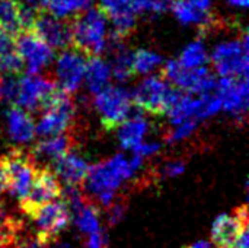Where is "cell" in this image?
I'll return each instance as SVG.
<instances>
[{
    "label": "cell",
    "instance_id": "6da1fadb",
    "mask_svg": "<svg viewBox=\"0 0 249 248\" xmlns=\"http://www.w3.org/2000/svg\"><path fill=\"white\" fill-rule=\"evenodd\" d=\"M134 168L123 153L114 155L105 161H101L89 167L85 178V190L102 206L108 208L114 199L117 190L134 175Z\"/></svg>",
    "mask_w": 249,
    "mask_h": 248
},
{
    "label": "cell",
    "instance_id": "7a4b0ae2",
    "mask_svg": "<svg viewBox=\"0 0 249 248\" xmlns=\"http://www.w3.org/2000/svg\"><path fill=\"white\" fill-rule=\"evenodd\" d=\"M109 19L98 7H88L71 18V47L85 56H101L109 47Z\"/></svg>",
    "mask_w": 249,
    "mask_h": 248
},
{
    "label": "cell",
    "instance_id": "3957f363",
    "mask_svg": "<svg viewBox=\"0 0 249 248\" xmlns=\"http://www.w3.org/2000/svg\"><path fill=\"white\" fill-rule=\"evenodd\" d=\"M209 60L213 63L216 73L220 77H242L248 76V34L225 39L216 44Z\"/></svg>",
    "mask_w": 249,
    "mask_h": 248
},
{
    "label": "cell",
    "instance_id": "277c9868",
    "mask_svg": "<svg viewBox=\"0 0 249 248\" xmlns=\"http://www.w3.org/2000/svg\"><path fill=\"white\" fill-rule=\"evenodd\" d=\"M177 92L178 88L163 76L146 75V77H143L131 92V99L140 110L153 115H163L166 114Z\"/></svg>",
    "mask_w": 249,
    "mask_h": 248
},
{
    "label": "cell",
    "instance_id": "5b68a950",
    "mask_svg": "<svg viewBox=\"0 0 249 248\" xmlns=\"http://www.w3.org/2000/svg\"><path fill=\"white\" fill-rule=\"evenodd\" d=\"M131 107V92L123 86L108 85L93 98V108L105 130L117 129L130 115Z\"/></svg>",
    "mask_w": 249,
    "mask_h": 248
},
{
    "label": "cell",
    "instance_id": "8992f818",
    "mask_svg": "<svg viewBox=\"0 0 249 248\" xmlns=\"http://www.w3.org/2000/svg\"><path fill=\"white\" fill-rule=\"evenodd\" d=\"M0 164L7 177V191L22 200L29 193L39 167L22 149H12L0 158Z\"/></svg>",
    "mask_w": 249,
    "mask_h": 248
},
{
    "label": "cell",
    "instance_id": "52a82bcc",
    "mask_svg": "<svg viewBox=\"0 0 249 248\" xmlns=\"http://www.w3.org/2000/svg\"><path fill=\"white\" fill-rule=\"evenodd\" d=\"M35 227V238L42 244H51L70 222V212L60 197L41 205L28 216Z\"/></svg>",
    "mask_w": 249,
    "mask_h": 248
},
{
    "label": "cell",
    "instance_id": "ba28073f",
    "mask_svg": "<svg viewBox=\"0 0 249 248\" xmlns=\"http://www.w3.org/2000/svg\"><path fill=\"white\" fill-rule=\"evenodd\" d=\"M162 76L175 88L190 94H209L216 89V77L206 67L188 69L178 63V60H168L162 64Z\"/></svg>",
    "mask_w": 249,
    "mask_h": 248
},
{
    "label": "cell",
    "instance_id": "9c48e42d",
    "mask_svg": "<svg viewBox=\"0 0 249 248\" xmlns=\"http://www.w3.org/2000/svg\"><path fill=\"white\" fill-rule=\"evenodd\" d=\"M76 105L70 98V94L57 91L50 104L42 110L39 120L35 124V133L45 137L60 133H66L74 121Z\"/></svg>",
    "mask_w": 249,
    "mask_h": 248
},
{
    "label": "cell",
    "instance_id": "30bf717a",
    "mask_svg": "<svg viewBox=\"0 0 249 248\" xmlns=\"http://www.w3.org/2000/svg\"><path fill=\"white\" fill-rule=\"evenodd\" d=\"M58 88L54 80L47 79L38 73H28L18 79L16 94L12 104L29 111L35 113L38 110H44L50 101L54 98Z\"/></svg>",
    "mask_w": 249,
    "mask_h": 248
},
{
    "label": "cell",
    "instance_id": "8fae6325",
    "mask_svg": "<svg viewBox=\"0 0 249 248\" xmlns=\"http://www.w3.org/2000/svg\"><path fill=\"white\" fill-rule=\"evenodd\" d=\"M88 56H85L82 51L76 50L74 47L71 48H64L60 56L55 60V86L66 92V94H73L79 91V88L83 85L85 80V72H86V63H88Z\"/></svg>",
    "mask_w": 249,
    "mask_h": 248
},
{
    "label": "cell",
    "instance_id": "7c38bea8",
    "mask_svg": "<svg viewBox=\"0 0 249 248\" xmlns=\"http://www.w3.org/2000/svg\"><path fill=\"white\" fill-rule=\"evenodd\" d=\"M51 48L64 50L71 44V19H63L38 9L31 29Z\"/></svg>",
    "mask_w": 249,
    "mask_h": 248
},
{
    "label": "cell",
    "instance_id": "4fadbf2b",
    "mask_svg": "<svg viewBox=\"0 0 249 248\" xmlns=\"http://www.w3.org/2000/svg\"><path fill=\"white\" fill-rule=\"evenodd\" d=\"M16 51L28 73H39L54 58V48L32 31H22L15 37Z\"/></svg>",
    "mask_w": 249,
    "mask_h": 248
},
{
    "label": "cell",
    "instance_id": "5bb4252c",
    "mask_svg": "<svg viewBox=\"0 0 249 248\" xmlns=\"http://www.w3.org/2000/svg\"><path fill=\"white\" fill-rule=\"evenodd\" d=\"M217 96L222 102V110L231 114L235 120L244 121L248 113L249 85L248 76L222 77L216 83Z\"/></svg>",
    "mask_w": 249,
    "mask_h": 248
},
{
    "label": "cell",
    "instance_id": "9a60e30c",
    "mask_svg": "<svg viewBox=\"0 0 249 248\" xmlns=\"http://www.w3.org/2000/svg\"><path fill=\"white\" fill-rule=\"evenodd\" d=\"M61 191L63 189L60 180L57 178L54 171H51L48 167L38 168L29 193L22 200H19V208L25 216H29L41 205L60 197Z\"/></svg>",
    "mask_w": 249,
    "mask_h": 248
},
{
    "label": "cell",
    "instance_id": "2e32d148",
    "mask_svg": "<svg viewBox=\"0 0 249 248\" xmlns=\"http://www.w3.org/2000/svg\"><path fill=\"white\" fill-rule=\"evenodd\" d=\"M248 227L247 205L238 208L233 215H219L213 222L212 241L216 247L232 248L235 240L244 228Z\"/></svg>",
    "mask_w": 249,
    "mask_h": 248
},
{
    "label": "cell",
    "instance_id": "e0dca14e",
    "mask_svg": "<svg viewBox=\"0 0 249 248\" xmlns=\"http://www.w3.org/2000/svg\"><path fill=\"white\" fill-rule=\"evenodd\" d=\"M171 9L182 25H197L207 29L214 22L213 0H175Z\"/></svg>",
    "mask_w": 249,
    "mask_h": 248
},
{
    "label": "cell",
    "instance_id": "ac0fdd59",
    "mask_svg": "<svg viewBox=\"0 0 249 248\" xmlns=\"http://www.w3.org/2000/svg\"><path fill=\"white\" fill-rule=\"evenodd\" d=\"M6 130L15 145H26L35 137V121L29 111L12 104L6 111Z\"/></svg>",
    "mask_w": 249,
    "mask_h": 248
},
{
    "label": "cell",
    "instance_id": "d6986e66",
    "mask_svg": "<svg viewBox=\"0 0 249 248\" xmlns=\"http://www.w3.org/2000/svg\"><path fill=\"white\" fill-rule=\"evenodd\" d=\"M54 165V174L66 186H80L89 171V164L76 151L69 149L63 156H60Z\"/></svg>",
    "mask_w": 249,
    "mask_h": 248
},
{
    "label": "cell",
    "instance_id": "ffe728a7",
    "mask_svg": "<svg viewBox=\"0 0 249 248\" xmlns=\"http://www.w3.org/2000/svg\"><path fill=\"white\" fill-rule=\"evenodd\" d=\"M70 146H71V139L66 133L45 136L34 146L29 155L38 167L39 165L45 167V164L55 162L60 156H63L70 149Z\"/></svg>",
    "mask_w": 249,
    "mask_h": 248
},
{
    "label": "cell",
    "instance_id": "44dd1931",
    "mask_svg": "<svg viewBox=\"0 0 249 248\" xmlns=\"http://www.w3.org/2000/svg\"><path fill=\"white\" fill-rule=\"evenodd\" d=\"M150 123L143 114L128 115L120 126H118V142L124 151L133 152L143 140L144 136L149 133Z\"/></svg>",
    "mask_w": 249,
    "mask_h": 248
},
{
    "label": "cell",
    "instance_id": "7402d4cb",
    "mask_svg": "<svg viewBox=\"0 0 249 248\" xmlns=\"http://www.w3.org/2000/svg\"><path fill=\"white\" fill-rule=\"evenodd\" d=\"M108 48L112 51V63H109L112 77L121 83L130 80L134 75L133 51L124 44V39H117L114 37L111 38Z\"/></svg>",
    "mask_w": 249,
    "mask_h": 248
},
{
    "label": "cell",
    "instance_id": "603a6c76",
    "mask_svg": "<svg viewBox=\"0 0 249 248\" xmlns=\"http://www.w3.org/2000/svg\"><path fill=\"white\" fill-rule=\"evenodd\" d=\"M112 77L111 66L109 63L102 58L101 56H90V58L86 63V72H85V83L90 94H96L102 91L105 86L109 85Z\"/></svg>",
    "mask_w": 249,
    "mask_h": 248
},
{
    "label": "cell",
    "instance_id": "cb8c5ba5",
    "mask_svg": "<svg viewBox=\"0 0 249 248\" xmlns=\"http://www.w3.org/2000/svg\"><path fill=\"white\" fill-rule=\"evenodd\" d=\"M23 69V61L16 51L15 37L0 28V75L16 76Z\"/></svg>",
    "mask_w": 249,
    "mask_h": 248
},
{
    "label": "cell",
    "instance_id": "d4e9b609",
    "mask_svg": "<svg viewBox=\"0 0 249 248\" xmlns=\"http://www.w3.org/2000/svg\"><path fill=\"white\" fill-rule=\"evenodd\" d=\"M22 232L20 219L10 212L6 203L0 199V248L12 247Z\"/></svg>",
    "mask_w": 249,
    "mask_h": 248
},
{
    "label": "cell",
    "instance_id": "484cf974",
    "mask_svg": "<svg viewBox=\"0 0 249 248\" xmlns=\"http://www.w3.org/2000/svg\"><path fill=\"white\" fill-rule=\"evenodd\" d=\"M22 0H0V28L16 37L23 31Z\"/></svg>",
    "mask_w": 249,
    "mask_h": 248
},
{
    "label": "cell",
    "instance_id": "4316f807",
    "mask_svg": "<svg viewBox=\"0 0 249 248\" xmlns=\"http://www.w3.org/2000/svg\"><path fill=\"white\" fill-rule=\"evenodd\" d=\"M93 0H44L42 9L63 19H71L82 10L90 7Z\"/></svg>",
    "mask_w": 249,
    "mask_h": 248
},
{
    "label": "cell",
    "instance_id": "83f0119b",
    "mask_svg": "<svg viewBox=\"0 0 249 248\" xmlns=\"http://www.w3.org/2000/svg\"><path fill=\"white\" fill-rule=\"evenodd\" d=\"M163 58L159 53L147 48H139L133 53V67L134 75H150L155 70L160 69Z\"/></svg>",
    "mask_w": 249,
    "mask_h": 248
},
{
    "label": "cell",
    "instance_id": "f1b7e54d",
    "mask_svg": "<svg viewBox=\"0 0 249 248\" xmlns=\"http://www.w3.org/2000/svg\"><path fill=\"white\" fill-rule=\"evenodd\" d=\"M177 60L181 66L188 67V69L206 66L209 61V53H207L206 44L203 42V39H196V41L190 42L181 51V54Z\"/></svg>",
    "mask_w": 249,
    "mask_h": 248
},
{
    "label": "cell",
    "instance_id": "f546056e",
    "mask_svg": "<svg viewBox=\"0 0 249 248\" xmlns=\"http://www.w3.org/2000/svg\"><path fill=\"white\" fill-rule=\"evenodd\" d=\"M198 124H200V121L194 120V118L184 120L178 124H174L172 130L166 136V142L172 145V143H178V142H182V140L191 137L196 133V130L198 129Z\"/></svg>",
    "mask_w": 249,
    "mask_h": 248
},
{
    "label": "cell",
    "instance_id": "4dcf8cb0",
    "mask_svg": "<svg viewBox=\"0 0 249 248\" xmlns=\"http://www.w3.org/2000/svg\"><path fill=\"white\" fill-rule=\"evenodd\" d=\"M160 149H162V145H160V143H158V142H144V140H143V142L133 151V153H136V155H139V156H142V158L144 159V158L155 156L156 153L160 152Z\"/></svg>",
    "mask_w": 249,
    "mask_h": 248
},
{
    "label": "cell",
    "instance_id": "1f68e13d",
    "mask_svg": "<svg viewBox=\"0 0 249 248\" xmlns=\"http://www.w3.org/2000/svg\"><path fill=\"white\" fill-rule=\"evenodd\" d=\"M108 208H109L108 221H109V224H112V225L121 221V218L124 216L125 209H127L125 203H123L121 200H115V199H114V202H112Z\"/></svg>",
    "mask_w": 249,
    "mask_h": 248
},
{
    "label": "cell",
    "instance_id": "d6a6232c",
    "mask_svg": "<svg viewBox=\"0 0 249 248\" xmlns=\"http://www.w3.org/2000/svg\"><path fill=\"white\" fill-rule=\"evenodd\" d=\"M185 170V164L182 161H168L162 165L160 172L163 177H177L182 174Z\"/></svg>",
    "mask_w": 249,
    "mask_h": 248
},
{
    "label": "cell",
    "instance_id": "836d02e7",
    "mask_svg": "<svg viewBox=\"0 0 249 248\" xmlns=\"http://www.w3.org/2000/svg\"><path fill=\"white\" fill-rule=\"evenodd\" d=\"M107 244L105 241V235L101 229L92 232L88 235V241H86V248H104Z\"/></svg>",
    "mask_w": 249,
    "mask_h": 248
},
{
    "label": "cell",
    "instance_id": "e575fe53",
    "mask_svg": "<svg viewBox=\"0 0 249 248\" xmlns=\"http://www.w3.org/2000/svg\"><path fill=\"white\" fill-rule=\"evenodd\" d=\"M232 248H249V237H248V227L241 231L238 238L235 240Z\"/></svg>",
    "mask_w": 249,
    "mask_h": 248
},
{
    "label": "cell",
    "instance_id": "d590c367",
    "mask_svg": "<svg viewBox=\"0 0 249 248\" xmlns=\"http://www.w3.org/2000/svg\"><path fill=\"white\" fill-rule=\"evenodd\" d=\"M4 191H7V177H6V172L0 164V194H3Z\"/></svg>",
    "mask_w": 249,
    "mask_h": 248
},
{
    "label": "cell",
    "instance_id": "8d00e7d4",
    "mask_svg": "<svg viewBox=\"0 0 249 248\" xmlns=\"http://www.w3.org/2000/svg\"><path fill=\"white\" fill-rule=\"evenodd\" d=\"M229 6L238 7V9H247L249 6V0H226Z\"/></svg>",
    "mask_w": 249,
    "mask_h": 248
},
{
    "label": "cell",
    "instance_id": "74e56055",
    "mask_svg": "<svg viewBox=\"0 0 249 248\" xmlns=\"http://www.w3.org/2000/svg\"><path fill=\"white\" fill-rule=\"evenodd\" d=\"M22 1L35 9H42V4H44V0H22Z\"/></svg>",
    "mask_w": 249,
    "mask_h": 248
},
{
    "label": "cell",
    "instance_id": "f35d334b",
    "mask_svg": "<svg viewBox=\"0 0 249 248\" xmlns=\"http://www.w3.org/2000/svg\"><path fill=\"white\" fill-rule=\"evenodd\" d=\"M187 248H212V244L207 243V241H198V243H196L193 246H188Z\"/></svg>",
    "mask_w": 249,
    "mask_h": 248
},
{
    "label": "cell",
    "instance_id": "ab89813d",
    "mask_svg": "<svg viewBox=\"0 0 249 248\" xmlns=\"http://www.w3.org/2000/svg\"><path fill=\"white\" fill-rule=\"evenodd\" d=\"M55 248H73L71 246H69V244H60V246H57Z\"/></svg>",
    "mask_w": 249,
    "mask_h": 248
},
{
    "label": "cell",
    "instance_id": "60d3db41",
    "mask_svg": "<svg viewBox=\"0 0 249 248\" xmlns=\"http://www.w3.org/2000/svg\"><path fill=\"white\" fill-rule=\"evenodd\" d=\"M168 1H169V3H171V4H172V3H174V1H175V0H168Z\"/></svg>",
    "mask_w": 249,
    "mask_h": 248
},
{
    "label": "cell",
    "instance_id": "b9f144b4",
    "mask_svg": "<svg viewBox=\"0 0 249 248\" xmlns=\"http://www.w3.org/2000/svg\"><path fill=\"white\" fill-rule=\"evenodd\" d=\"M216 248H223V247H216Z\"/></svg>",
    "mask_w": 249,
    "mask_h": 248
}]
</instances>
